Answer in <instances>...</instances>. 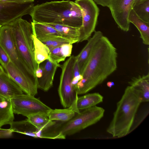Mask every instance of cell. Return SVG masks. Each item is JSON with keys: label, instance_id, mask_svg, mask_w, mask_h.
<instances>
[{"label": "cell", "instance_id": "cell-1", "mask_svg": "<svg viewBox=\"0 0 149 149\" xmlns=\"http://www.w3.org/2000/svg\"><path fill=\"white\" fill-rule=\"evenodd\" d=\"M116 49L103 35L95 45L76 87L78 95L86 93L102 83L117 68Z\"/></svg>", "mask_w": 149, "mask_h": 149}, {"label": "cell", "instance_id": "cell-2", "mask_svg": "<svg viewBox=\"0 0 149 149\" xmlns=\"http://www.w3.org/2000/svg\"><path fill=\"white\" fill-rule=\"evenodd\" d=\"M29 14L33 22L80 27L82 14L79 6L70 0L47 2L34 6Z\"/></svg>", "mask_w": 149, "mask_h": 149}, {"label": "cell", "instance_id": "cell-3", "mask_svg": "<svg viewBox=\"0 0 149 149\" xmlns=\"http://www.w3.org/2000/svg\"><path fill=\"white\" fill-rule=\"evenodd\" d=\"M141 102L139 97L128 86L117 103L116 109L107 132L113 137H122L128 134Z\"/></svg>", "mask_w": 149, "mask_h": 149}, {"label": "cell", "instance_id": "cell-4", "mask_svg": "<svg viewBox=\"0 0 149 149\" xmlns=\"http://www.w3.org/2000/svg\"><path fill=\"white\" fill-rule=\"evenodd\" d=\"M104 109L95 106L80 111L68 121L60 125L56 123L45 130L43 135L45 138L62 139L71 135L99 121L103 116Z\"/></svg>", "mask_w": 149, "mask_h": 149}, {"label": "cell", "instance_id": "cell-5", "mask_svg": "<svg viewBox=\"0 0 149 149\" xmlns=\"http://www.w3.org/2000/svg\"><path fill=\"white\" fill-rule=\"evenodd\" d=\"M10 24L19 54L26 65L36 76V72L39 65L34 57L32 24L22 18L15 19Z\"/></svg>", "mask_w": 149, "mask_h": 149}, {"label": "cell", "instance_id": "cell-6", "mask_svg": "<svg viewBox=\"0 0 149 149\" xmlns=\"http://www.w3.org/2000/svg\"><path fill=\"white\" fill-rule=\"evenodd\" d=\"M75 56L72 55L60 68L61 72L58 93L61 104L64 108H70L73 110L78 97L75 86L72 83L73 69L76 61Z\"/></svg>", "mask_w": 149, "mask_h": 149}, {"label": "cell", "instance_id": "cell-7", "mask_svg": "<svg viewBox=\"0 0 149 149\" xmlns=\"http://www.w3.org/2000/svg\"><path fill=\"white\" fill-rule=\"evenodd\" d=\"M0 44L7 52L10 61L27 78L38 85L37 77L26 65L19 54L10 23L1 26L0 29Z\"/></svg>", "mask_w": 149, "mask_h": 149}, {"label": "cell", "instance_id": "cell-8", "mask_svg": "<svg viewBox=\"0 0 149 149\" xmlns=\"http://www.w3.org/2000/svg\"><path fill=\"white\" fill-rule=\"evenodd\" d=\"M80 8L82 23L79 27L80 36L78 42L87 40L95 31L99 9L93 0H76Z\"/></svg>", "mask_w": 149, "mask_h": 149}, {"label": "cell", "instance_id": "cell-9", "mask_svg": "<svg viewBox=\"0 0 149 149\" xmlns=\"http://www.w3.org/2000/svg\"><path fill=\"white\" fill-rule=\"evenodd\" d=\"M10 100L14 113L21 114L27 117L39 113L47 115L51 109L34 96L26 94L17 96Z\"/></svg>", "mask_w": 149, "mask_h": 149}, {"label": "cell", "instance_id": "cell-10", "mask_svg": "<svg viewBox=\"0 0 149 149\" xmlns=\"http://www.w3.org/2000/svg\"><path fill=\"white\" fill-rule=\"evenodd\" d=\"M135 0H110L108 8L118 27L127 32L130 23L128 17Z\"/></svg>", "mask_w": 149, "mask_h": 149}, {"label": "cell", "instance_id": "cell-11", "mask_svg": "<svg viewBox=\"0 0 149 149\" xmlns=\"http://www.w3.org/2000/svg\"><path fill=\"white\" fill-rule=\"evenodd\" d=\"M34 6L33 2H0V25L8 24L25 15L29 14Z\"/></svg>", "mask_w": 149, "mask_h": 149}, {"label": "cell", "instance_id": "cell-12", "mask_svg": "<svg viewBox=\"0 0 149 149\" xmlns=\"http://www.w3.org/2000/svg\"><path fill=\"white\" fill-rule=\"evenodd\" d=\"M5 70L26 94L33 96L37 94L38 85L27 78L11 61Z\"/></svg>", "mask_w": 149, "mask_h": 149}, {"label": "cell", "instance_id": "cell-13", "mask_svg": "<svg viewBox=\"0 0 149 149\" xmlns=\"http://www.w3.org/2000/svg\"><path fill=\"white\" fill-rule=\"evenodd\" d=\"M40 64L42 69V73L41 77L37 78L38 88L44 91H47L53 85L56 72L60 64L53 62L49 59Z\"/></svg>", "mask_w": 149, "mask_h": 149}, {"label": "cell", "instance_id": "cell-14", "mask_svg": "<svg viewBox=\"0 0 149 149\" xmlns=\"http://www.w3.org/2000/svg\"><path fill=\"white\" fill-rule=\"evenodd\" d=\"M103 36V33L101 31H95L93 36L87 40V44L80 52L75 56L76 61L81 74L95 45Z\"/></svg>", "mask_w": 149, "mask_h": 149}, {"label": "cell", "instance_id": "cell-15", "mask_svg": "<svg viewBox=\"0 0 149 149\" xmlns=\"http://www.w3.org/2000/svg\"><path fill=\"white\" fill-rule=\"evenodd\" d=\"M129 86L142 102L149 101V73L132 78Z\"/></svg>", "mask_w": 149, "mask_h": 149}, {"label": "cell", "instance_id": "cell-16", "mask_svg": "<svg viewBox=\"0 0 149 149\" xmlns=\"http://www.w3.org/2000/svg\"><path fill=\"white\" fill-rule=\"evenodd\" d=\"M17 83L6 72L0 73V95L11 99L23 93Z\"/></svg>", "mask_w": 149, "mask_h": 149}, {"label": "cell", "instance_id": "cell-17", "mask_svg": "<svg viewBox=\"0 0 149 149\" xmlns=\"http://www.w3.org/2000/svg\"><path fill=\"white\" fill-rule=\"evenodd\" d=\"M103 97L99 93H88L78 97L75 102L73 111L77 113L85 109L96 106L103 101Z\"/></svg>", "mask_w": 149, "mask_h": 149}, {"label": "cell", "instance_id": "cell-18", "mask_svg": "<svg viewBox=\"0 0 149 149\" xmlns=\"http://www.w3.org/2000/svg\"><path fill=\"white\" fill-rule=\"evenodd\" d=\"M14 119L10 99L0 95V128L10 125Z\"/></svg>", "mask_w": 149, "mask_h": 149}, {"label": "cell", "instance_id": "cell-19", "mask_svg": "<svg viewBox=\"0 0 149 149\" xmlns=\"http://www.w3.org/2000/svg\"><path fill=\"white\" fill-rule=\"evenodd\" d=\"M128 20L130 23L133 24L138 30L143 43L146 45H149V23L144 22L139 18L132 9L129 13Z\"/></svg>", "mask_w": 149, "mask_h": 149}, {"label": "cell", "instance_id": "cell-20", "mask_svg": "<svg viewBox=\"0 0 149 149\" xmlns=\"http://www.w3.org/2000/svg\"><path fill=\"white\" fill-rule=\"evenodd\" d=\"M45 24L53 27L62 37L72 41L74 43L78 42L80 36V27H74L58 24Z\"/></svg>", "mask_w": 149, "mask_h": 149}, {"label": "cell", "instance_id": "cell-21", "mask_svg": "<svg viewBox=\"0 0 149 149\" xmlns=\"http://www.w3.org/2000/svg\"><path fill=\"white\" fill-rule=\"evenodd\" d=\"M31 23L33 35L38 39L54 36H62L55 29L47 24L33 22Z\"/></svg>", "mask_w": 149, "mask_h": 149}, {"label": "cell", "instance_id": "cell-22", "mask_svg": "<svg viewBox=\"0 0 149 149\" xmlns=\"http://www.w3.org/2000/svg\"><path fill=\"white\" fill-rule=\"evenodd\" d=\"M26 120L39 131L50 127L56 123L55 121L50 120L47 114L42 113L29 116Z\"/></svg>", "mask_w": 149, "mask_h": 149}, {"label": "cell", "instance_id": "cell-23", "mask_svg": "<svg viewBox=\"0 0 149 149\" xmlns=\"http://www.w3.org/2000/svg\"><path fill=\"white\" fill-rule=\"evenodd\" d=\"M10 129L13 132H16L37 138V129L27 120L19 121H14L10 125Z\"/></svg>", "mask_w": 149, "mask_h": 149}, {"label": "cell", "instance_id": "cell-24", "mask_svg": "<svg viewBox=\"0 0 149 149\" xmlns=\"http://www.w3.org/2000/svg\"><path fill=\"white\" fill-rule=\"evenodd\" d=\"M76 113L70 108L63 109H51L48 112L47 116L52 121L57 120L65 122L72 118Z\"/></svg>", "mask_w": 149, "mask_h": 149}, {"label": "cell", "instance_id": "cell-25", "mask_svg": "<svg viewBox=\"0 0 149 149\" xmlns=\"http://www.w3.org/2000/svg\"><path fill=\"white\" fill-rule=\"evenodd\" d=\"M35 60L39 65L49 58V50L48 48L33 35Z\"/></svg>", "mask_w": 149, "mask_h": 149}, {"label": "cell", "instance_id": "cell-26", "mask_svg": "<svg viewBox=\"0 0 149 149\" xmlns=\"http://www.w3.org/2000/svg\"><path fill=\"white\" fill-rule=\"evenodd\" d=\"M50 50L55 47L68 43H74L72 41L62 36H54L38 39Z\"/></svg>", "mask_w": 149, "mask_h": 149}, {"label": "cell", "instance_id": "cell-27", "mask_svg": "<svg viewBox=\"0 0 149 149\" xmlns=\"http://www.w3.org/2000/svg\"><path fill=\"white\" fill-rule=\"evenodd\" d=\"M132 9L139 18L149 23V0L140 4L133 5Z\"/></svg>", "mask_w": 149, "mask_h": 149}, {"label": "cell", "instance_id": "cell-28", "mask_svg": "<svg viewBox=\"0 0 149 149\" xmlns=\"http://www.w3.org/2000/svg\"><path fill=\"white\" fill-rule=\"evenodd\" d=\"M61 46L49 50L48 59L57 64H59L60 62L64 61L66 58L61 53Z\"/></svg>", "mask_w": 149, "mask_h": 149}, {"label": "cell", "instance_id": "cell-29", "mask_svg": "<svg viewBox=\"0 0 149 149\" xmlns=\"http://www.w3.org/2000/svg\"><path fill=\"white\" fill-rule=\"evenodd\" d=\"M10 61L7 52L0 44V63L4 69Z\"/></svg>", "mask_w": 149, "mask_h": 149}, {"label": "cell", "instance_id": "cell-30", "mask_svg": "<svg viewBox=\"0 0 149 149\" xmlns=\"http://www.w3.org/2000/svg\"><path fill=\"white\" fill-rule=\"evenodd\" d=\"M72 44V43L65 44L61 46V53L65 58L71 56L73 47Z\"/></svg>", "mask_w": 149, "mask_h": 149}, {"label": "cell", "instance_id": "cell-31", "mask_svg": "<svg viewBox=\"0 0 149 149\" xmlns=\"http://www.w3.org/2000/svg\"><path fill=\"white\" fill-rule=\"evenodd\" d=\"M73 78L79 81L83 78V76L80 73L78 65L76 61L73 68Z\"/></svg>", "mask_w": 149, "mask_h": 149}, {"label": "cell", "instance_id": "cell-32", "mask_svg": "<svg viewBox=\"0 0 149 149\" xmlns=\"http://www.w3.org/2000/svg\"><path fill=\"white\" fill-rule=\"evenodd\" d=\"M13 132L9 129H3L0 128V138H6L11 137Z\"/></svg>", "mask_w": 149, "mask_h": 149}, {"label": "cell", "instance_id": "cell-33", "mask_svg": "<svg viewBox=\"0 0 149 149\" xmlns=\"http://www.w3.org/2000/svg\"><path fill=\"white\" fill-rule=\"evenodd\" d=\"M34 0H0V2L3 3H23L34 2Z\"/></svg>", "mask_w": 149, "mask_h": 149}, {"label": "cell", "instance_id": "cell-34", "mask_svg": "<svg viewBox=\"0 0 149 149\" xmlns=\"http://www.w3.org/2000/svg\"><path fill=\"white\" fill-rule=\"evenodd\" d=\"M97 4L103 7H108L110 0H93Z\"/></svg>", "mask_w": 149, "mask_h": 149}, {"label": "cell", "instance_id": "cell-35", "mask_svg": "<svg viewBox=\"0 0 149 149\" xmlns=\"http://www.w3.org/2000/svg\"><path fill=\"white\" fill-rule=\"evenodd\" d=\"M42 73V69L41 65L39 64L36 72V75L37 79L40 78L41 77Z\"/></svg>", "mask_w": 149, "mask_h": 149}, {"label": "cell", "instance_id": "cell-36", "mask_svg": "<svg viewBox=\"0 0 149 149\" xmlns=\"http://www.w3.org/2000/svg\"><path fill=\"white\" fill-rule=\"evenodd\" d=\"M148 0H135L134 1V4H138L143 3Z\"/></svg>", "mask_w": 149, "mask_h": 149}, {"label": "cell", "instance_id": "cell-37", "mask_svg": "<svg viewBox=\"0 0 149 149\" xmlns=\"http://www.w3.org/2000/svg\"><path fill=\"white\" fill-rule=\"evenodd\" d=\"M115 85L114 83L113 82L109 81L107 83V86L110 88L112 86H114Z\"/></svg>", "mask_w": 149, "mask_h": 149}, {"label": "cell", "instance_id": "cell-38", "mask_svg": "<svg viewBox=\"0 0 149 149\" xmlns=\"http://www.w3.org/2000/svg\"><path fill=\"white\" fill-rule=\"evenodd\" d=\"M5 72L3 67L0 65V73H2Z\"/></svg>", "mask_w": 149, "mask_h": 149}, {"label": "cell", "instance_id": "cell-39", "mask_svg": "<svg viewBox=\"0 0 149 149\" xmlns=\"http://www.w3.org/2000/svg\"><path fill=\"white\" fill-rule=\"evenodd\" d=\"M1 25H0V28H1Z\"/></svg>", "mask_w": 149, "mask_h": 149}]
</instances>
